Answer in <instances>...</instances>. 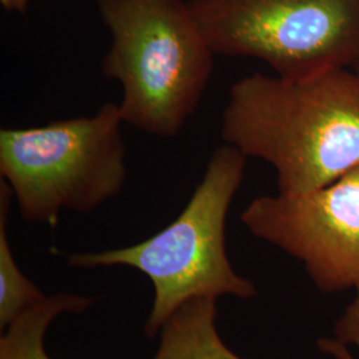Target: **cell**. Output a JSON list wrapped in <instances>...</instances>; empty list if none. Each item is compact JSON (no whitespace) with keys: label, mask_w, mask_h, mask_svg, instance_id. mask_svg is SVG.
<instances>
[{"label":"cell","mask_w":359,"mask_h":359,"mask_svg":"<svg viewBox=\"0 0 359 359\" xmlns=\"http://www.w3.org/2000/svg\"><path fill=\"white\" fill-rule=\"evenodd\" d=\"M221 137L277 173L281 193L321 188L359 165V72L332 68L305 76L238 79Z\"/></svg>","instance_id":"cell-1"},{"label":"cell","mask_w":359,"mask_h":359,"mask_svg":"<svg viewBox=\"0 0 359 359\" xmlns=\"http://www.w3.org/2000/svg\"><path fill=\"white\" fill-rule=\"evenodd\" d=\"M111 35L102 72L121 87L124 123L175 137L203 100L215 56L188 1L97 0Z\"/></svg>","instance_id":"cell-2"},{"label":"cell","mask_w":359,"mask_h":359,"mask_svg":"<svg viewBox=\"0 0 359 359\" xmlns=\"http://www.w3.org/2000/svg\"><path fill=\"white\" fill-rule=\"evenodd\" d=\"M246 157L228 144L212 154L205 173L179 217L167 228L127 248L74 253L68 264L80 269L129 266L154 285L152 310L144 325L147 338L192 298L257 295L253 281L233 269L226 252V219L243 185Z\"/></svg>","instance_id":"cell-3"},{"label":"cell","mask_w":359,"mask_h":359,"mask_svg":"<svg viewBox=\"0 0 359 359\" xmlns=\"http://www.w3.org/2000/svg\"><path fill=\"white\" fill-rule=\"evenodd\" d=\"M118 103L28 128L0 130V180L28 222L55 226L62 210L90 213L128 179Z\"/></svg>","instance_id":"cell-4"},{"label":"cell","mask_w":359,"mask_h":359,"mask_svg":"<svg viewBox=\"0 0 359 359\" xmlns=\"http://www.w3.org/2000/svg\"><path fill=\"white\" fill-rule=\"evenodd\" d=\"M216 55L249 57L280 76L359 65V0H188Z\"/></svg>","instance_id":"cell-5"},{"label":"cell","mask_w":359,"mask_h":359,"mask_svg":"<svg viewBox=\"0 0 359 359\" xmlns=\"http://www.w3.org/2000/svg\"><path fill=\"white\" fill-rule=\"evenodd\" d=\"M241 222L255 237L294 257L323 293L359 283V165L305 193L259 196Z\"/></svg>","instance_id":"cell-6"},{"label":"cell","mask_w":359,"mask_h":359,"mask_svg":"<svg viewBox=\"0 0 359 359\" xmlns=\"http://www.w3.org/2000/svg\"><path fill=\"white\" fill-rule=\"evenodd\" d=\"M216 320L217 299H189L163 325L154 359H243L224 344Z\"/></svg>","instance_id":"cell-7"},{"label":"cell","mask_w":359,"mask_h":359,"mask_svg":"<svg viewBox=\"0 0 359 359\" xmlns=\"http://www.w3.org/2000/svg\"><path fill=\"white\" fill-rule=\"evenodd\" d=\"M93 302L90 297L72 293L46 297L6 329L0 338V359H52L44 346L52 322L63 313L81 314Z\"/></svg>","instance_id":"cell-8"},{"label":"cell","mask_w":359,"mask_h":359,"mask_svg":"<svg viewBox=\"0 0 359 359\" xmlns=\"http://www.w3.org/2000/svg\"><path fill=\"white\" fill-rule=\"evenodd\" d=\"M13 198L8 184L0 180V326L3 330L27 309L47 297L27 278L13 257L7 231Z\"/></svg>","instance_id":"cell-9"},{"label":"cell","mask_w":359,"mask_h":359,"mask_svg":"<svg viewBox=\"0 0 359 359\" xmlns=\"http://www.w3.org/2000/svg\"><path fill=\"white\" fill-rule=\"evenodd\" d=\"M354 289V298L335 322L333 338L348 348H355L359 354V283Z\"/></svg>","instance_id":"cell-10"},{"label":"cell","mask_w":359,"mask_h":359,"mask_svg":"<svg viewBox=\"0 0 359 359\" xmlns=\"http://www.w3.org/2000/svg\"><path fill=\"white\" fill-rule=\"evenodd\" d=\"M318 348L323 354H327L334 359H357L348 347L337 342L334 338H322L318 341Z\"/></svg>","instance_id":"cell-11"},{"label":"cell","mask_w":359,"mask_h":359,"mask_svg":"<svg viewBox=\"0 0 359 359\" xmlns=\"http://www.w3.org/2000/svg\"><path fill=\"white\" fill-rule=\"evenodd\" d=\"M31 0H0L1 7L8 13H18L26 15Z\"/></svg>","instance_id":"cell-12"},{"label":"cell","mask_w":359,"mask_h":359,"mask_svg":"<svg viewBox=\"0 0 359 359\" xmlns=\"http://www.w3.org/2000/svg\"><path fill=\"white\" fill-rule=\"evenodd\" d=\"M354 69H355V71H358V72H359V65H355V67H354Z\"/></svg>","instance_id":"cell-13"}]
</instances>
